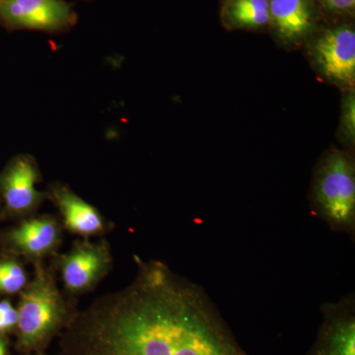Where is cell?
Listing matches in <instances>:
<instances>
[{"instance_id": "7a4b0ae2", "label": "cell", "mask_w": 355, "mask_h": 355, "mask_svg": "<svg viewBox=\"0 0 355 355\" xmlns=\"http://www.w3.org/2000/svg\"><path fill=\"white\" fill-rule=\"evenodd\" d=\"M17 311L18 349L28 354L46 349L73 315L53 275L41 263H37L34 279L21 291Z\"/></svg>"}, {"instance_id": "ac0fdd59", "label": "cell", "mask_w": 355, "mask_h": 355, "mask_svg": "<svg viewBox=\"0 0 355 355\" xmlns=\"http://www.w3.org/2000/svg\"><path fill=\"white\" fill-rule=\"evenodd\" d=\"M32 355H46V354H42V352H36V354H34Z\"/></svg>"}, {"instance_id": "3957f363", "label": "cell", "mask_w": 355, "mask_h": 355, "mask_svg": "<svg viewBox=\"0 0 355 355\" xmlns=\"http://www.w3.org/2000/svg\"><path fill=\"white\" fill-rule=\"evenodd\" d=\"M312 209L331 230L354 237L355 170L349 154L334 151L320 165L313 188Z\"/></svg>"}, {"instance_id": "5b68a950", "label": "cell", "mask_w": 355, "mask_h": 355, "mask_svg": "<svg viewBox=\"0 0 355 355\" xmlns=\"http://www.w3.org/2000/svg\"><path fill=\"white\" fill-rule=\"evenodd\" d=\"M40 180L41 173L33 156L20 154L9 161L0 173V196L7 214L23 216L38 209L46 197L37 188Z\"/></svg>"}, {"instance_id": "277c9868", "label": "cell", "mask_w": 355, "mask_h": 355, "mask_svg": "<svg viewBox=\"0 0 355 355\" xmlns=\"http://www.w3.org/2000/svg\"><path fill=\"white\" fill-rule=\"evenodd\" d=\"M73 7L64 0H0V23L6 29L48 33L76 25Z\"/></svg>"}, {"instance_id": "ba28073f", "label": "cell", "mask_w": 355, "mask_h": 355, "mask_svg": "<svg viewBox=\"0 0 355 355\" xmlns=\"http://www.w3.org/2000/svg\"><path fill=\"white\" fill-rule=\"evenodd\" d=\"M315 60L324 76L340 85L355 80V32L342 26L324 32L314 44Z\"/></svg>"}, {"instance_id": "30bf717a", "label": "cell", "mask_w": 355, "mask_h": 355, "mask_svg": "<svg viewBox=\"0 0 355 355\" xmlns=\"http://www.w3.org/2000/svg\"><path fill=\"white\" fill-rule=\"evenodd\" d=\"M48 196L57 205L64 227L70 232L90 237L102 234L106 230L104 218L98 209L77 196L67 184H51Z\"/></svg>"}, {"instance_id": "7c38bea8", "label": "cell", "mask_w": 355, "mask_h": 355, "mask_svg": "<svg viewBox=\"0 0 355 355\" xmlns=\"http://www.w3.org/2000/svg\"><path fill=\"white\" fill-rule=\"evenodd\" d=\"M230 15L237 24L247 27H261L270 19L268 0H236Z\"/></svg>"}, {"instance_id": "e0dca14e", "label": "cell", "mask_w": 355, "mask_h": 355, "mask_svg": "<svg viewBox=\"0 0 355 355\" xmlns=\"http://www.w3.org/2000/svg\"><path fill=\"white\" fill-rule=\"evenodd\" d=\"M7 345L6 340L3 338H0V355H6Z\"/></svg>"}, {"instance_id": "52a82bcc", "label": "cell", "mask_w": 355, "mask_h": 355, "mask_svg": "<svg viewBox=\"0 0 355 355\" xmlns=\"http://www.w3.org/2000/svg\"><path fill=\"white\" fill-rule=\"evenodd\" d=\"M323 322L307 355H355V299L349 293L322 306Z\"/></svg>"}, {"instance_id": "5bb4252c", "label": "cell", "mask_w": 355, "mask_h": 355, "mask_svg": "<svg viewBox=\"0 0 355 355\" xmlns=\"http://www.w3.org/2000/svg\"><path fill=\"white\" fill-rule=\"evenodd\" d=\"M17 324V308L9 301H0V338L15 331Z\"/></svg>"}, {"instance_id": "8fae6325", "label": "cell", "mask_w": 355, "mask_h": 355, "mask_svg": "<svg viewBox=\"0 0 355 355\" xmlns=\"http://www.w3.org/2000/svg\"><path fill=\"white\" fill-rule=\"evenodd\" d=\"M270 16L280 36L288 41L302 38L313 26L309 0H270Z\"/></svg>"}, {"instance_id": "6da1fadb", "label": "cell", "mask_w": 355, "mask_h": 355, "mask_svg": "<svg viewBox=\"0 0 355 355\" xmlns=\"http://www.w3.org/2000/svg\"><path fill=\"white\" fill-rule=\"evenodd\" d=\"M64 355H250L202 286L160 261H137L132 282L73 313Z\"/></svg>"}, {"instance_id": "9c48e42d", "label": "cell", "mask_w": 355, "mask_h": 355, "mask_svg": "<svg viewBox=\"0 0 355 355\" xmlns=\"http://www.w3.org/2000/svg\"><path fill=\"white\" fill-rule=\"evenodd\" d=\"M6 239L16 253L39 261L57 250L62 229L53 217H32L9 231Z\"/></svg>"}, {"instance_id": "4fadbf2b", "label": "cell", "mask_w": 355, "mask_h": 355, "mask_svg": "<svg viewBox=\"0 0 355 355\" xmlns=\"http://www.w3.org/2000/svg\"><path fill=\"white\" fill-rule=\"evenodd\" d=\"M28 275L20 261L0 259V294L19 293L28 284Z\"/></svg>"}, {"instance_id": "2e32d148", "label": "cell", "mask_w": 355, "mask_h": 355, "mask_svg": "<svg viewBox=\"0 0 355 355\" xmlns=\"http://www.w3.org/2000/svg\"><path fill=\"white\" fill-rule=\"evenodd\" d=\"M327 6L334 11L345 12L354 8L355 0H324Z\"/></svg>"}, {"instance_id": "9a60e30c", "label": "cell", "mask_w": 355, "mask_h": 355, "mask_svg": "<svg viewBox=\"0 0 355 355\" xmlns=\"http://www.w3.org/2000/svg\"><path fill=\"white\" fill-rule=\"evenodd\" d=\"M345 109V125L347 127V132L349 133V137H352V139H354L355 128V103L354 95L349 96Z\"/></svg>"}, {"instance_id": "8992f818", "label": "cell", "mask_w": 355, "mask_h": 355, "mask_svg": "<svg viewBox=\"0 0 355 355\" xmlns=\"http://www.w3.org/2000/svg\"><path fill=\"white\" fill-rule=\"evenodd\" d=\"M112 261L106 242L78 243L60 260L64 288L71 294L90 291L108 273Z\"/></svg>"}]
</instances>
